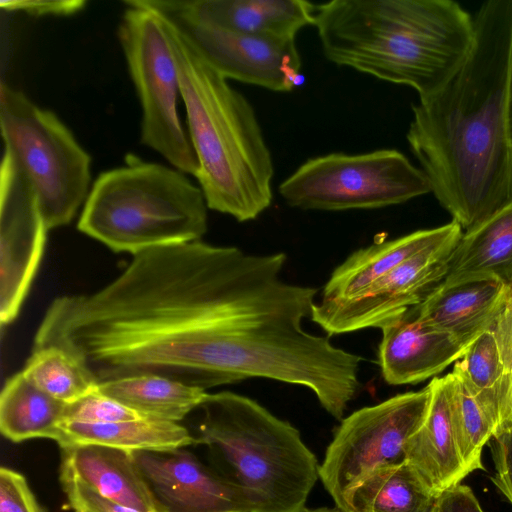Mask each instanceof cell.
Wrapping results in <instances>:
<instances>
[{
  "label": "cell",
  "mask_w": 512,
  "mask_h": 512,
  "mask_svg": "<svg viewBox=\"0 0 512 512\" xmlns=\"http://www.w3.org/2000/svg\"><path fill=\"white\" fill-rule=\"evenodd\" d=\"M285 263L201 240L142 251L101 289L54 299L33 348L65 349L98 384L157 375L206 391L266 378L328 402L351 355L304 329L318 289L286 281Z\"/></svg>",
  "instance_id": "6da1fadb"
},
{
  "label": "cell",
  "mask_w": 512,
  "mask_h": 512,
  "mask_svg": "<svg viewBox=\"0 0 512 512\" xmlns=\"http://www.w3.org/2000/svg\"><path fill=\"white\" fill-rule=\"evenodd\" d=\"M474 24L468 58L440 90L412 105L406 134L431 192L465 231L512 201V0L483 2Z\"/></svg>",
  "instance_id": "7a4b0ae2"
},
{
  "label": "cell",
  "mask_w": 512,
  "mask_h": 512,
  "mask_svg": "<svg viewBox=\"0 0 512 512\" xmlns=\"http://www.w3.org/2000/svg\"><path fill=\"white\" fill-rule=\"evenodd\" d=\"M313 26L332 63L413 88L440 90L474 44L472 17L453 0H332L316 4Z\"/></svg>",
  "instance_id": "3957f363"
},
{
  "label": "cell",
  "mask_w": 512,
  "mask_h": 512,
  "mask_svg": "<svg viewBox=\"0 0 512 512\" xmlns=\"http://www.w3.org/2000/svg\"><path fill=\"white\" fill-rule=\"evenodd\" d=\"M161 17L178 68L188 135L199 165L196 178L207 206L239 222L254 220L271 205L274 175L254 109Z\"/></svg>",
  "instance_id": "277c9868"
},
{
  "label": "cell",
  "mask_w": 512,
  "mask_h": 512,
  "mask_svg": "<svg viewBox=\"0 0 512 512\" xmlns=\"http://www.w3.org/2000/svg\"><path fill=\"white\" fill-rule=\"evenodd\" d=\"M197 410L196 443L222 465L220 474L245 494L252 512L306 508L320 464L293 425L231 391L207 393Z\"/></svg>",
  "instance_id": "5b68a950"
},
{
  "label": "cell",
  "mask_w": 512,
  "mask_h": 512,
  "mask_svg": "<svg viewBox=\"0 0 512 512\" xmlns=\"http://www.w3.org/2000/svg\"><path fill=\"white\" fill-rule=\"evenodd\" d=\"M207 203L185 173L128 154L125 165L101 173L77 224L115 252L132 255L201 240Z\"/></svg>",
  "instance_id": "8992f818"
},
{
  "label": "cell",
  "mask_w": 512,
  "mask_h": 512,
  "mask_svg": "<svg viewBox=\"0 0 512 512\" xmlns=\"http://www.w3.org/2000/svg\"><path fill=\"white\" fill-rule=\"evenodd\" d=\"M0 128L5 150L35 190L48 230L69 224L90 192V155L56 114L4 81Z\"/></svg>",
  "instance_id": "52a82bcc"
},
{
  "label": "cell",
  "mask_w": 512,
  "mask_h": 512,
  "mask_svg": "<svg viewBox=\"0 0 512 512\" xmlns=\"http://www.w3.org/2000/svg\"><path fill=\"white\" fill-rule=\"evenodd\" d=\"M124 4L118 36L142 108L141 142L196 177L198 160L178 114L180 78L163 18L140 0Z\"/></svg>",
  "instance_id": "ba28073f"
},
{
  "label": "cell",
  "mask_w": 512,
  "mask_h": 512,
  "mask_svg": "<svg viewBox=\"0 0 512 512\" xmlns=\"http://www.w3.org/2000/svg\"><path fill=\"white\" fill-rule=\"evenodd\" d=\"M302 210L343 211L397 205L431 192L422 169L396 149L330 153L308 159L278 188Z\"/></svg>",
  "instance_id": "9c48e42d"
},
{
  "label": "cell",
  "mask_w": 512,
  "mask_h": 512,
  "mask_svg": "<svg viewBox=\"0 0 512 512\" xmlns=\"http://www.w3.org/2000/svg\"><path fill=\"white\" fill-rule=\"evenodd\" d=\"M430 398L427 385L363 407L341 420L319 465V479L336 507L372 471L405 461V444L423 423Z\"/></svg>",
  "instance_id": "30bf717a"
},
{
  "label": "cell",
  "mask_w": 512,
  "mask_h": 512,
  "mask_svg": "<svg viewBox=\"0 0 512 512\" xmlns=\"http://www.w3.org/2000/svg\"><path fill=\"white\" fill-rule=\"evenodd\" d=\"M167 19L200 57L226 79L275 92L300 83L302 61L295 39L242 34L199 21L165 0H140Z\"/></svg>",
  "instance_id": "8fae6325"
},
{
  "label": "cell",
  "mask_w": 512,
  "mask_h": 512,
  "mask_svg": "<svg viewBox=\"0 0 512 512\" xmlns=\"http://www.w3.org/2000/svg\"><path fill=\"white\" fill-rule=\"evenodd\" d=\"M461 237L413 255L356 297L317 301L311 312L312 321L328 336L381 328L409 307L420 304L444 281L452 252Z\"/></svg>",
  "instance_id": "7c38bea8"
},
{
  "label": "cell",
  "mask_w": 512,
  "mask_h": 512,
  "mask_svg": "<svg viewBox=\"0 0 512 512\" xmlns=\"http://www.w3.org/2000/svg\"><path fill=\"white\" fill-rule=\"evenodd\" d=\"M48 228L29 179L4 149L0 168V321L10 324L39 268Z\"/></svg>",
  "instance_id": "4fadbf2b"
},
{
  "label": "cell",
  "mask_w": 512,
  "mask_h": 512,
  "mask_svg": "<svg viewBox=\"0 0 512 512\" xmlns=\"http://www.w3.org/2000/svg\"><path fill=\"white\" fill-rule=\"evenodd\" d=\"M133 455L161 512H252L235 484L184 448Z\"/></svg>",
  "instance_id": "5bb4252c"
},
{
  "label": "cell",
  "mask_w": 512,
  "mask_h": 512,
  "mask_svg": "<svg viewBox=\"0 0 512 512\" xmlns=\"http://www.w3.org/2000/svg\"><path fill=\"white\" fill-rule=\"evenodd\" d=\"M378 363L390 385L416 384L463 357L473 341L437 329L409 307L381 328Z\"/></svg>",
  "instance_id": "9a60e30c"
},
{
  "label": "cell",
  "mask_w": 512,
  "mask_h": 512,
  "mask_svg": "<svg viewBox=\"0 0 512 512\" xmlns=\"http://www.w3.org/2000/svg\"><path fill=\"white\" fill-rule=\"evenodd\" d=\"M173 9L229 31L295 39L313 25L316 4L303 0H165Z\"/></svg>",
  "instance_id": "2e32d148"
},
{
  "label": "cell",
  "mask_w": 512,
  "mask_h": 512,
  "mask_svg": "<svg viewBox=\"0 0 512 512\" xmlns=\"http://www.w3.org/2000/svg\"><path fill=\"white\" fill-rule=\"evenodd\" d=\"M511 299V286L496 279H475L441 283L415 308L427 324L474 341L492 327Z\"/></svg>",
  "instance_id": "e0dca14e"
},
{
  "label": "cell",
  "mask_w": 512,
  "mask_h": 512,
  "mask_svg": "<svg viewBox=\"0 0 512 512\" xmlns=\"http://www.w3.org/2000/svg\"><path fill=\"white\" fill-rule=\"evenodd\" d=\"M62 450L60 479L79 481L140 512H161L132 452L94 444Z\"/></svg>",
  "instance_id": "ac0fdd59"
},
{
  "label": "cell",
  "mask_w": 512,
  "mask_h": 512,
  "mask_svg": "<svg viewBox=\"0 0 512 512\" xmlns=\"http://www.w3.org/2000/svg\"><path fill=\"white\" fill-rule=\"evenodd\" d=\"M456 221L378 242L352 253L331 274L319 301L333 302L358 296L374 282L413 255L463 235Z\"/></svg>",
  "instance_id": "d6986e66"
},
{
  "label": "cell",
  "mask_w": 512,
  "mask_h": 512,
  "mask_svg": "<svg viewBox=\"0 0 512 512\" xmlns=\"http://www.w3.org/2000/svg\"><path fill=\"white\" fill-rule=\"evenodd\" d=\"M427 415L405 444V461L436 495L461 482L468 474L456 443L444 377L429 382Z\"/></svg>",
  "instance_id": "ffe728a7"
},
{
  "label": "cell",
  "mask_w": 512,
  "mask_h": 512,
  "mask_svg": "<svg viewBox=\"0 0 512 512\" xmlns=\"http://www.w3.org/2000/svg\"><path fill=\"white\" fill-rule=\"evenodd\" d=\"M486 278L512 287V201L465 231L452 252L442 283Z\"/></svg>",
  "instance_id": "44dd1931"
},
{
  "label": "cell",
  "mask_w": 512,
  "mask_h": 512,
  "mask_svg": "<svg viewBox=\"0 0 512 512\" xmlns=\"http://www.w3.org/2000/svg\"><path fill=\"white\" fill-rule=\"evenodd\" d=\"M55 441L61 448L94 444L132 453L172 451L196 443L183 425L156 418L112 423L62 422Z\"/></svg>",
  "instance_id": "7402d4cb"
},
{
  "label": "cell",
  "mask_w": 512,
  "mask_h": 512,
  "mask_svg": "<svg viewBox=\"0 0 512 512\" xmlns=\"http://www.w3.org/2000/svg\"><path fill=\"white\" fill-rule=\"evenodd\" d=\"M437 496L403 461L372 471L345 494L338 508L345 512H429Z\"/></svg>",
  "instance_id": "603a6c76"
},
{
  "label": "cell",
  "mask_w": 512,
  "mask_h": 512,
  "mask_svg": "<svg viewBox=\"0 0 512 512\" xmlns=\"http://www.w3.org/2000/svg\"><path fill=\"white\" fill-rule=\"evenodd\" d=\"M66 405L38 388L20 371L6 381L1 392V433L15 443L33 438L55 441Z\"/></svg>",
  "instance_id": "cb8c5ba5"
},
{
  "label": "cell",
  "mask_w": 512,
  "mask_h": 512,
  "mask_svg": "<svg viewBox=\"0 0 512 512\" xmlns=\"http://www.w3.org/2000/svg\"><path fill=\"white\" fill-rule=\"evenodd\" d=\"M101 393L148 418L179 422L196 410L207 392L157 375H138L98 384Z\"/></svg>",
  "instance_id": "d4e9b609"
},
{
  "label": "cell",
  "mask_w": 512,
  "mask_h": 512,
  "mask_svg": "<svg viewBox=\"0 0 512 512\" xmlns=\"http://www.w3.org/2000/svg\"><path fill=\"white\" fill-rule=\"evenodd\" d=\"M452 427L467 474L483 470L482 450L494 435V426L463 375L453 367L444 376Z\"/></svg>",
  "instance_id": "484cf974"
},
{
  "label": "cell",
  "mask_w": 512,
  "mask_h": 512,
  "mask_svg": "<svg viewBox=\"0 0 512 512\" xmlns=\"http://www.w3.org/2000/svg\"><path fill=\"white\" fill-rule=\"evenodd\" d=\"M21 372L38 388L65 403L74 402L98 387L88 368L56 345L33 348Z\"/></svg>",
  "instance_id": "4316f807"
},
{
  "label": "cell",
  "mask_w": 512,
  "mask_h": 512,
  "mask_svg": "<svg viewBox=\"0 0 512 512\" xmlns=\"http://www.w3.org/2000/svg\"><path fill=\"white\" fill-rule=\"evenodd\" d=\"M479 404L497 429L496 392L500 382L501 363L496 337L492 327L481 333L455 362ZM494 436V435H493Z\"/></svg>",
  "instance_id": "83f0119b"
},
{
  "label": "cell",
  "mask_w": 512,
  "mask_h": 512,
  "mask_svg": "<svg viewBox=\"0 0 512 512\" xmlns=\"http://www.w3.org/2000/svg\"><path fill=\"white\" fill-rule=\"evenodd\" d=\"M492 329L501 363L500 382L496 392L498 424L495 436L512 428V299L500 313Z\"/></svg>",
  "instance_id": "f1b7e54d"
},
{
  "label": "cell",
  "mask_w": 512,
  "mask_h": 512,
  "mask_svg": "<svg viewBox=\"0 0 512 512\" xmlns=\"http://www.w3.org/2000/svg\"><path fill=\"white\" fill-rule=\"evenodd\" d=\"M148 418L101 393L98 387L79 398L67 403L63 422L112 423Z\"/></svg>",
  "instance_id": "f546056e"
},
{
  "label": "cell",
  "mask_w": 512,
  "mask_h": 512,
  "mask_svg": "<svg viewBox=\"0 0 512 512\" xmlns=\"http://www.w3.org/2000/svg\"><path fill=\"white\" fill-rule=\"evenodd\" d=\"M0 512H43L25 477L8 467L0 469Z\"/></svg>",
  "instance_id": "4dcf8cb0"
},
{
  "label": "cell",
  "mask_w": 512,
  "mask_h": 512,
  "mask_svg": "<svg viewBox=\"0 0 512 512\" xmlns=\"http://www.w3.org/2000/svg\"><path fill=\"white\" fill-rule=\"evenodd\" d=\"M60 480L74 512H140L101 495L79 481Z\"/></svg>",
  "instance_id": "1f68e13d"
},
{
  "label": "cell",
  "mask_w": 512,
  "mask_h": 512,
  "mask_svg": "<svg viewBox=\"0 0 512 512\" xmlns=\"http://www.w3.org/2000/svg\"><path fill=\"white\" fill-rule=\"evenodd\" d=\"M488 443L495 469L492 481L512 504V428L493 436Z\"/></svg>",
  "instance_id": "d6a6232c"
},
{
  "label": "cell",
  "mask_w": 512,
  "mask_h": 512,
  "mask_svg": "<svg viewBox=\"0 0 512 512\" xmlns=\"http://www.w3.org/2000/svg\"><path fill=\"white\" fill-rule=\"evenodd\" d=\"M86 5L84 0H7L0 1V7L6 11H18L26 14L42 16H70L81 11Z\"/></svg>",
  "instance_id": "836d02e7"
},
{
  "label": "cell",
  "mask_w": 512,
  "mask_h": 512,
  "mask_svg": "<svg viewBox=\"0 0 512 512\" xmlns=\"http://www.w3.org/2000/svg\"><path fill=\"white\" fill-rule=\"evenodd\" d=\"M429 512H484L473 491L467 485L457 484L442 491Z\"/></svg>",
  "instance_id": "e575fe53"
},
{
  "label": "cell",
  "mask_w": 512,
  "mask_h": 512,
  "mask_svg": "<svg viewBox=\"0 0 512 512\" xmlns=\"http://www.w3.org/2000/svg\"><path fill=\"white\" fill-rule=\"evenodd\" d=\"M508 131H509V138L512 143V65H511L509 97H508Z\"/></svg>",
  "instance_id": "d590c367"
},
{
  "label": "cell",
  "mask_w": 512,
  "mask_h": 512,
  "mask_svg": "<svg viewBox=\"0 0 512 512\" xmlns=\"http://www.w3.org/2000/svg\"><path fill=\"white\" fill-rule=\"evenodd\" d=\"M302 512H345V511L334 506L332 508H330V507H318V508L306 507Z\"/></svg>",
  "instance_id": "8d00e7d4"
}]
</instances>
